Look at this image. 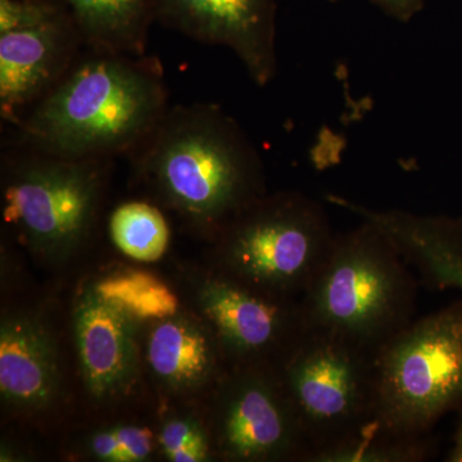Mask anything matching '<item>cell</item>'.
I'll return each instance as SVG.
<instances>
[{
	"label": "cell",
	"instance_id": "cell-1",
	"mask_svg": "<svg viewBox=\"0 0 462 462\" xmlns=\"http://www.w3.org/2000/svg\"><path fill=\"white\" fill-rule=\"evenodd\" d=\"M169 108L156 57L87 48L18 123L17 143L65 157L132 154Z\"/></svg>",
	"mask_w": 462,
	"mask_h": 462
},
{
	"label": "cell",
	"instance_id": "cell-2",
	"mask_svg": "<svg viewBox=\"0 0 462 462\" xmlns=\"http://www.w3.org/2000/svg\"><path fill=\"white\" fill-rule=\"evenodd\" d=\"M130 156L167 207L214 236L266 194L254 143L212 103L170 107Z\"/></svg>",
	"mask_w": 462,
	"mask_h": 462
},
{
	"label": "cell",
	"instance_id": "cell-3",
	"mask_svg": "<svg viewBox=\"0 0 462 462\" xmlns=\"http://www.w3.org/2000/svg\"><path fill=\"white\" fill-rule=\"evenodd\" d=\"M418 282L396 240L378 224L337 234L300 298L307 329L376 351L415 319Z\"/></svg>",
	"mask_w": 462,
	"mask_h": 462
},
{
	"label": "cell",
	"instance_id": "cell-4",
	"mask_svg": "<svg viewBox=\"0 0 462 462\" xmlns=\"http://www.w3.org/2000/svg\"><path fill=\"white\" fill-rule=\"evenodd\" d=\"M336 236L318 200L298 191L264 194L216 236L218 264L247 287L300 300Z\"/></svg>",
	"mask_w": 462,
	"mask_h": 462
},
{
	"label": "cell",
	"instance_id": "cell-5",
	"mask_svg": "<svg viewBox=\"0 0 462 462\" xmlns=\"http://www.w3.org/2000/svg\"><path fill=\"white\" fill-rule=\"evenodd\" d=\"M373 424L398 437L431 434L462 410V300L413 319L375 354Z\"/></svg>",
	"mask_w": 462,
	"mask_h": 462
},
{
	"label": "cell",
	"instance_id": "cell-6",
	"mask_svg": "<svg viewBox=\"0 0 462 462\" xmlns=\"http://www.w3.org/2000/svg\"><path fill=\"white\" fill-rule=\"evenodd\" d=\"M14 147L5 169L3 217L33 251L67 256L93 229L111 158Z\"/></svg>",
	"mask_w": 462,
	"mask_h": 462
},
{
	"label": "cell",
	"instance_id": "cell-7",
	"mask_svg": "<svg viewBox=\"0 0 462 462\" xmlns=\"http://www.w3.org/2000/svg\"><path fill=\"white\" fill-rule=\"evenodd\" d=\"M311 445L309 461L373 424L375 354L307 329L278 365Z\"/></svg>",
	"mask_w": 462,
	"mask_h": 462
},
{
	"label": "cell",
	"instance_id": "cell-8",
	"mask_svg": "<svg viewBox=\"0 0 462 462\" xmlns=\"http://www.w3.org/2000/svg\"><path fill=\"white\" fill-rule=\"evenodd\" d=\"M217 446L234 461H309L311 445L278 365L234 366L220 392Z\"/></svg>",
	"mask_w": 462,
	"mask_h": 462
},
{
	"label": "cell",
	"instance_id": "cell-9",
	"mask_svg": "<svg viewBox=\"0 0 462 462\" xmlns=\"http://www.w3.org/2000/svg\"><path fill=\"white\" fill-rule=\"evenodd\" d=\"M199 306L234 366L279 365L307 330L300 300L263 293L223 273L203 282Z\"/></svg>",
	"mask_w": 462,
	"mask_h": 462
},
{
	"label": "cell",
	"instance_id": "cell-10",
	"mask_svg": "<svg viewBox=\"0 0 462 462\" xmlns=\"http://www.w3.org/2000/svg\"><path fill=\"white\" fill-rule=\"evenodd\" d=\"M276 0H156L157 23L233 51L263 88L278 69Z\"/></svg>",
	"mask_w": 462,
	"mask_h": 462
},
{
	"label": "cell",
	"instance_id": "cell-11",
	"mask_svg": "<svg viewBox=\"0 0 462 462\" xmlns=\"http://www.w3.org/2000/svg\"><path fill=\"white\" fill-rule=\"evenodd\" d=\"M85 47L63 7L38 25L0 32V114L18 125L71 69Z\"/></svg>",
	"mask_w": 462,
	"mask_h": 462
},
{
	"label": "cell",
	"instance_id": "cell-12",
	"mask_svg": "<svg viewBox=\"0 0 462 462\" xmlns=\"http://www.w3.org/2000/svg\"><path fill=\"white\" fill-rule=\"evenodd\" d=\"M136 319L91 288L75 311L76 342L85 383L94 397L117 396L132 384L138 365Z\"/></svg>",
	"mask_w": 462,
	"mask_h": 462
},
{
	"label": "cell",
	"instance_id": "cell-13",
	"mask_svg": "<svg viewBox=\"0 0 462 462\" xmlns=\"http://www.w3.org/2000/svg\"><path fill=\"white\" fill-rule=\"evenodd\" d=\"M60 372L47 328L32 316H11L0 327V392L21 410L44 409L56 397Z\"/></svg>",
	"mask_w": 462,
	"mask_h": 462
},
{
	"label": "cell",
	"instance_id": "cell-14",
	"mask_svg": "<svg viewBox=\"0 0 462 462\" xmlns=\"http://www.w3.org/2000/svg\"><path fill=\"white\" fill-rule=\"evenodd\" d=\"M211 328L180 316L158 320L148 340V363L163 384L189 392L217 375L223 354Z\"/></svg>",
	"mask_w": 462,
	"mask_h": 462
},
{
	"label": "cell",
	"instance_id": "cell-15",
	"mask_svg": "<svg viewBox=\"0 0 462 462\" xmlns=\"http://www.w3.org/2000/svg\"><path fill=\"white\" fill-rule=\"evenodd\" d=\"M380 224L425 281L462 291V218L384 211Z\"/></svg>",
	"mask_w": 462,
	"mask_h": 462
},
{
	"label": "cell",
	"instance_id": "cell-16",
	"mask_svg": "<svg viewBox=\"0 0 462 462\" xmlns=\"http://www.w3.org/2000/svg\"><path fill=\"white\" fill-rule=\"evenodd\" d=\"M74 20L85 48L147 54L149 30L157 23L156 0H58Z\"/></svg>",
	"mask_w": 462,
	"mask_h": 462
},
{
	"label": "cell",
	"instance_id": "cell-17",
	"mask_svg": "<svg viewBox=\"0 0 462 462\" xmlns=\"http://www.w3.org/2000/svg\"><path fill=\"white\" fill-rule=\"evenodd\" d=\"M109 233L116 247L141 263H154L165 254L170 227L165 216L147 202L124 203L109 220Z\"/></svg>",
	"mask_w": 462,
	"mask_h": 462
},
{
	"label": "cell",
	"instance_id": "cell-18",
	"mask_svg": "<svg viewBox=\"0 0 462 462\" xmlns=\"http://www.w3.org/2000/svg\"><path fill=\"white\" fill-rule=\"evenodd\" d=\"M94 289L136 320H163L178 314L179 300L171 289L156 276L141 270L109 275Z\"/></svg>",
	"mask_w": 462,
	"mask_h": 462
},
{
	"label": "cell",
	"instance_id": "cell-19",
	"mask_svg": "<svg viewBox=\"0 0 462 462\" xmlns=\"http://www.w3.org/2000/svg\"><path fill=\"white\" fill-rule=\"evenodd\" d=\"M436 449L431 434L398 437L369 425L346 442L322 451L311 462H420Z\"/></svg>",
	"mask_w": 462,
	"mask_h": 462
},
{
	"label": "cell",
	"instance_id": "cell-20",
	"mask_svg": "<svg viewBox=\"0 0 462 462\" xmlns=\"http://www.w3.org/2000/svg\"><path fill=\"white\" fill-rule=\"evenodd\" d=\"M91 454L108 462H139L153 451V433L144 427L124 425L91 437Z\"/></svg>",
	"mask_w": 462,
	"mask_h": 462
},
{
	"label": "cell",
	"instance_id": "cell-21",
	"mask_svg": "<svg viewBox=\"0 0 462 462\" xmlns=\"http://www.w3.org/2000/svg\"><path fill=\"white\" fill-rule=\"evenodd\" d=\"M163 454L173 462L206 461L209 454L208 439L203 428L191 419H173L161 431Z\"/></svg>",
	"mask_w": 462,
	"mask_h": 462
},
{
	"label": "cell",
	"instance_id": "cell-22",
	"mask_svg": "<svg viewBox=\"0 0 462 462\" xmlns=\"http://www.w3.org/2000/svg\"><path fill=\"white\" fill-rule=\"evenodd\" d=\"M388 16L407 23L424 8L425 0H370Z\"/></svg>",
	"mask_w": 462,
	"mask_h": 462
},
{
	"label": "cell",
	"instance_id": "cell-23",
	"mask_svg": "<svg viewBox=\"0 0 462 462\" xmlns=\"http://www.w3.org/2000/svg\"><path fill=\"white\" fill-rule=\"evenodd\" d=\"M460 420H458L457 427H456L452 448L446 458L449 462H462V410H460Z\"/></svg>",
	"mask_w": 462,
	"mask_h": 462
}]
</instances>
